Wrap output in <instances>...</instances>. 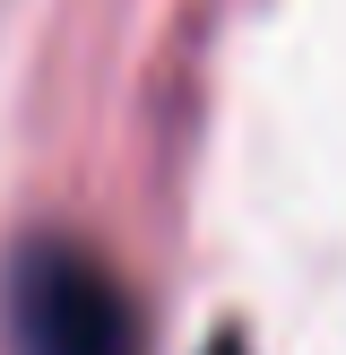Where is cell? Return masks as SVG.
<instances>
[{"mask_svg": "<svg viewBox=\"0 0 346 355\" xmlns=\"http://www.w3.org/2000/svg\"><path fill=\"white\" fill-rule=\"evenodd\" d=\"M9 338L17 355H147V321L95 243L44 234L9 269Z\"/></svg>", "mask_w": 346, "mask_h": 355, "instance_id": "6da1fadb", "label": "cell"}, {"mask_svg": "<svg viewBox=\"0 0 346 355\" xmlns=\"http://www.w3.org/2000/svg\"><path fill=\"white\" fill-rule=\"evenodd\" d=\"M208 355H242V338H217V347H208Z\"/></svg>", "mask_w": 346, "mask_h": 355, "instance_id": "7a4b0ae2", "label": "cell"}]
</instances>
